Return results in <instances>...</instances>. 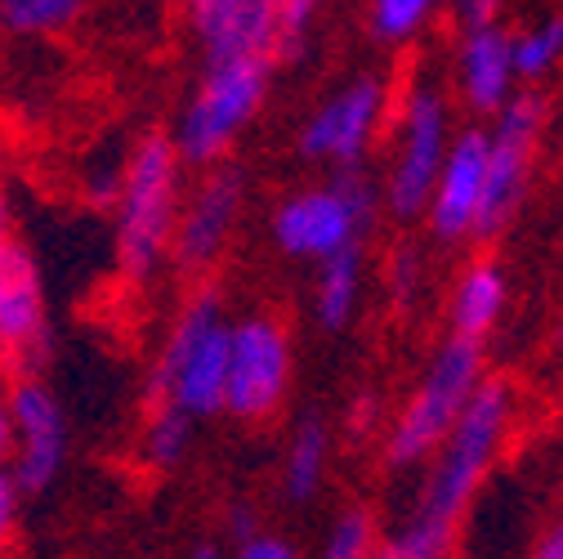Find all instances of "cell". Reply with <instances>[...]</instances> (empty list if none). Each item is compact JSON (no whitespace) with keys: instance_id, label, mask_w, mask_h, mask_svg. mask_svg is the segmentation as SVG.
<instances>
[{"instance_id":"cell-8","label":"cell","mask_w":563,"mask_h":559,"mask_svg":"<svg viewBox=\"0 0 563 559\" xmlns=\"http://www.w3.org/2000/svg\"><path fill=\"white\" fill-rule=\"evenodd\" d=\"M291 385V340L273 318L251 314L242 322H229V385H224V412L242 421L268 416Z\"/></svg>"},{"instance_id":"cell-3","label":"cell","mask_w":563,"mask_h":559,"mask_svg":"<svg viewBox=\"0 0 563 559\" xmlns=\"http://www.w3.org/2000/svg\"><path fill=\"white\" fill-rule=\"evenodd\" d=\"M229 385V322L220 314V296H192V305L175 318L162 354L153 363L148 394L153 403H170L192 421L224 412Z\"/></svg>"},{"instance_id":"cell-14","label":"cell","mask_w":563,"mask_h":559,"mask_svg":"<svg viewBox=\"0 0 563 559\" xmlns=\"http://www.w3.org/2000/svg\"><path fill=\"white\" fill-rule=\"evenodd\" d=\"M483 166H487L483 130H465L448 144V157L439 166V179H434V193L426 206V216L443 242L470 238L474 216H478V197H483Z\"/></svg>"},{"instance_id":"cell-27","label":"cell","mask_w":563,"mask_h":559,"mask_svg":"<svg viewBox=\"0 0 563 559\" xmlns=\"http://www.w3.org/2000/svg\"><path fill=\"white\" fill-rule=\"evenodd\" d=\"M19 487H14V479H10V470L0 465V555L10 550V541H14V528H19Z\"/></svg>"},{"instance_id":"cell-34","label":"cell","mask_w":563,"mask_h":559,"mask_svg":"<svg viewBox=\"0 0 563 559\" xmlns=\"http://www.w3.org/2000/svg\"><path fill=\"white\" fill-rule=\"evenodd\" d=\"M188 559H229V555H224V550H216V546H197Z\"/></svg>"},{"instance_id":"cell-10","label":"cell","mask_w":563,"mask_h":559,"mask_svg":"<svg viewBox=\"0 0 563 559\" xmlns=\"http://www.w3.org/2000/svg\"><path fill=\"white\" fill-rule=\"evenodd\" d=\"M10 421H14L10 479L19 493H45L67 461V416L45 381L19 376L10 385Z\"/></svg>"},{"instance_id":"cell-21","label":"cell","mask_w":563,"mask_h":559,"mask_svg":"<svg viewBox=\"0 0 563 559\" xmlns=\"http://www.w3.org/2000/svg\"><path fill=\"white\" fill-rule=\"evenodd\" d=\"M192 416L170 407V403H153V416H148V430H144V457L148 465L157 470H175L188 448H192Z\"/></svg>"},{"instance_id":"cell-6","label":"cell","mask_w":563,"mask_h":559,"mask_svg":"<svg viewBox=\"0 0 563 559\" xmlns=\"http://www.w3.org/2000/svg\"><path fill=\"white\" fill-rule=\"evenodd\" d=\"M372 216H376L372 184L358 171H349L327 188H305L282 201L273 216V242L287 255L322 264L344 246H358Z\"/></svg>"},{"instance_id":"cell-29","label":"cell","mask_w":563,"mask_h":559,"mask_svg":"<svg viewBox=\"0 0 563 559\" xmlns=\"http://www.w3.org/2000/svg\"><path fill=\"white\" fill-rule=\"evenodd\" d=\"M506 0H456V23L465 32L474 28H497V14H501Z\"/></svg>"},{"instance_id":"cell-23","label":"cell","mask_w":563,"mask_h":559,"mask_svg":"<svg viewBox=\"0 0 563 559\" xmlns=\"http://www.w3.org/2000/svg\"><path fill=\"white\" fill-rule=\"evenodd\" d=\"M559 58H563V19H545L523 36H510V63H515V77L523 81L545 77Z\"/></svg>"},{"instance_id":"cell-1","label":"cell","mask_w":563,"mask_h":559,"mask_svg":"<svg viewBox=\"0 0 563 559\" xmlns=\"http://www.w3.org/2000/svg\"><path fill=\"white\" fill-rule=\"evenodd\" d=\"M179 220V153L166 134L139 139L117 188V264L130 283H148L166 264Z\"/></svg>"},{"instance_id":"cell-30","label":"cell","mask_w":563,"mask_h":559,"mask_svg":"<svg viewBox=\"0 0 563 559\" xmlns=\"http://www.w3.org/2000/svg\"><path fill=\"white\" fill-rule=\"evenodd\" d=\"M10 448H14V421H10V390L0 385V465L10 461Z\"/></svg>"},{"instance_id":"cell-13","label":"cell","mask_w":563,"mask_h":559,"mask_svg":"<svg viewBox=\"0 0 563 559\" xmlns=\"http://www.w3.org/2000/svg\"><path fill=\"white\" fill-rule=\"evenodd\" d=\"M238 211H242V171H233V166L210 171L201 179V188L188 197V206H179L175 238H170L175 264L184 273H206L229 246Z\"/></svg>"},{"instance_id":"cell-9","label":"cell","mask_w":563,"mask_h":559,"mask_svg":"<svg viewBox=\"0 0 563 559\" xmlns=\"http://www.w3.org/2000/svg\"><path fill=\"white\" fill-rule=\"evenodd\" d=\"M448 103L434 86H411L407 108H402V144L398 162L389 171V211L411 220L430 206L439 166L448 157Z\"/></svg>"},{"instance_id":"cell-4","label":"cell","mask_w":563,"mask_h":559,"mask_svg":"<svg viewBox=\"0 0 563 559\" xmlns=\"http://www.w3.org/2000/svg\"><path fill=\"white\" fill-rule=\"evenodd\" d=\"M268 67L273 58H229V63H206L201 86L188 99L179 130H175V153L179 162L210 166L229 153V144L246 130V121L260 112L268 95Z\"/></svg>"},{"instance_id":"cell-24","label":"cell","mask_w":563,"mask_h":559,"mask_svg":"<svg viewBox=\"0 0 563 559\" xmlns=\"http://www.w3.org/2000/svg\"><path fill=\"white\" fill-rule=\"evenodd\" d=\"M443 0H376L372 6V32L380 41H411L439 14Z\"/></svg>"},{"instance_id":"cell-5","label":"cell","mask_w":563,"mask_h":559,"mask_svg":"<svg viewBox=\"0 0 563 559\" xmlns=\"http://www.w3.org/2000/svg\"><path fill=\"white\" fill-rule=\"evenodd\" d=\"M478 385H483V349L474 340L452 336L430 363V372L420 376V385L411 390L407 407L398 412L385 443L389 465H416L430 452H439V443L448 439V430L456 426V416L465 412Z\"/></svg>"},{"instance_id":"cell-32","label":"cell","mask_w":563,"mask_h":559,"mask_svg":"<svg viewBox=\"0 0 563 559\" xmlns=\"http://www.w3.org/2000/svg\"><path fill=\"white\" fill-rule=\"evenodd\" d=\"M229 524H233V537H238V541L255 537V515H251L246 506H242V511H233V519H229Z\"/></svg>"},{"instance_id":"cell-12","label":"cell","mask_w":563,"mask_h":559,"mask_svg":"<svg viewBox=\"0 0 563 559\" xmlns=\"http://www.w3.org/2000/svg\"><path fill=\"white\" fill-rule=\"evenodd\" d=\"M49 349L41 268L14 238L0 242V359L32 372Z\"/></svg>"},{"instance_id":"cell-22","label":"cell","mask_w":563,"mask_h":559,"mask_svg":"<svg viewBox=\"0 0 563 559\" xmlns=\"http://www.w3.org/2000/svg\"><path fill=\"white\" fill-rule=\"evenodd\" d=\"M86 0H0V23L23 36H54L73 28Z\"/></svg>"},{"instance_id":"cell-18","label":"cell","mask_w":563,"mask_h":559,"mask_svg":"<svg viewBox=\"0 0 563 559\" xmlns=\"http://www.w3.org/2000/svg\"><path fill=\"white\" fill-rule=\"evenodd\" d=\"M358 296H363V242L335 251L331 260H322V268H318V300H313L318 322L327 331H344L349 322H354Z\"/></svg>"},{"instance_id":"cell-15","label":"cell","mask_w":563,"mask_h":559,"mask_svg":"<svg viewBox=\"0 0 563 559\" xmlns=\"http://www.w3.org/2000/svg\"><path fill=\"white\" fill-rule=\"evenodd\" d=\"M206 63L264 54L273 58V6L268 0H184Z\"/></svg>"},{"instance_id":"cell-17","label":"cell","mask_w":563,"mask_h":559,"mask_svg":"<svg viewBox=\"0 0 563 559\" xmlns=\"http://www.w3.org/2000/svg\"><path fill=\"white\" fill-rule=\"evenodd\" d=\"M506 309V273L497 264H474L461 283H456V296H452V327L461 340H483L492 327H497Z\"/></svg>"},{"instance_id":"cell-26","label":"cell","mask_w":563,"mask_h":559,"mask_svg":"<svg viewBox=\"0 0 563 559\" xmlns=\"http://www.w3.org/2000/svg\"><path fill=\"white\" fill-rule=\"evenodd\" d=\"M372 546H376V528H372V515L367 511H349L335 519L327 546L318 559H372Z\"/></svg>"},{"instance_id":"cell-19","label":"cell","mask_w":563,"mask_h":559,"mask_svg":"<svg viewBox=\"0 0 563 559\" xmlns=\"http://www.w3.org/2000/svg\"><path fill=\"white\" fill-rule=\"evenodd\" d=\"M327 426L318 416L300 421L291 448H287V470H282V483H287V497L291 502H309L322 483V470H327Z\"/></svg>"},{"instance_id":"cell-16","label":"cell","mask_w":563,"mask_h":559,"mask_svg":"<svg viewBox=\"0 0 563 559\" xmlns=\"http://www.w3.org/2000/svg\"><path fill=\"white\" fill-rule=\"evenodd\" d=\"M515 63L510 36L501 28H474L461 41V95L474 112L497 117L515 95Z\"/></svg>"},{"instance_id":"cell-25","label":"cell","mask_w":563,"mask_h":559,"mask_svg":"<svg viewBox=\"0 0 563 559\" xmlns=\"http://www.w3.org/2000/svg\"><path fill=\"white\" fill-rule=\"evenodd\" d=\"M273 6V54L282 58H296L305 50V36H309V23L318 14L322 0H268Z\"/></svg>"},{"instance_id":"cell-31","label":"cell","mask_w":563,"mask_h":559,"mask_svg":"<svg viewBox=\"0 0 563 559\" xmlns=\"http://www.w3.org/2000/svg\"><path fill=\"white\" fill-rule=\"evenodd\" d=\"M532 559H563V519L537 541V550H532Z\"/></svg>"},{"instance_id":"cell-28","label":"cell","mask_w":563,"mask_h":559,"mask_svg":"<svg viewBox=\"0 0 563 559\" xmlns=\"http://www.w3.org/2000/svg\"><path fill=\"white\" fill-rule=\"evenodd\" d=\"M233 559H300L291 541H282V537H268V533H255L246 541H238Z\"/></svg>"},{"instance_id":"cell-2","label":"cell","mask_w":563,"mask_h":559,"mask_svg":"<svg viewBox=\"0 0 563 559\" xmlns=\"http://www.w3.org/2000/svg\"><path fill=\"white\" fill-rule=\"evenodd\" d=\"M510 412H515V394L506 381H483L474 390V398L456 416V426L439 443V461L426 479V493H420L416 515L456 528V519L470 511L474 493L483 487L492 461H497V452L506 443Z\"/></svg>"},{"instance_id":"cell-7","label":"cell","mask_w":563,"mask_h":559,"mask_svg":"<svg viewBox=\"0 0 563 559\" xmlns=\"http://www.w3.org/2000/svg\"><path fill=\"white\" fill-rule=\"evenodd\" d=\"M541 121H545V103L532 90L528 95H510V103L497 112V121H492L487 166H483V197H478V216H474L470 238L492 242L497 233H506V224L515 220L519 201L528 193Z\"/></svg>"},{"instance_id":"cell-11","label":"cell","mask_w":563,"mask_h":559,"mask_svg":"<svg viewBox=\"0 0 563 559\" xmlns=\"http://www.w3.org/2000/svg\"><path fill=\"white\" fill-rule=\"evenodd\" d=\"M389 90L380 77H358L354 86H344L335 99H327L300 130V153L309 162H335L344 171H358L367 157L372 139L385 121Z\"/></svg>"},{"instance_id":"cell-33","label":"cell","mask_w":563,"mask_h":559,"mask_svg":"<svg viewBox=\"0 0 563 559\" xmlns=\"http://www.w3.org/2000/svg\"><path fill=\"white\" fill-rule=\"evenodd\" d=\"M10 238V206H5V193H0V242Z\"/></svg>"},{"instance_id":"cell-20","label":"cell","mask_w":563,"mask_h":559,"mask_svg":"<svg viewBox=\"0 0 563 559\" xmlns=\"http://www.w3.org/2000/svg\"><path fill=\"white\" fill-rule=\"evenodd\" d=\"M452 533L456 528L448 524L411 515L402 528H394L385 541L372 546V559H452Z\"/></svg>"}]
</instances>
